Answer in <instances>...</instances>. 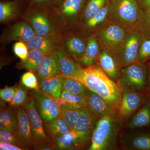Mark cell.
<instances>
[{"mask_svg":"<svg viewBox=\"0 0 150 150\" xmlns=\"http://www.w3.org/2000/svg\"><path fill=\"white\" fill-rule=\"evenodd\" d=\"M63 90L70 93L86 97L89 90L80 82L70 78H64L63 83Z\"/></svg>","mask_w":150,"mask_h":150,"instance_id":"cell-31","label":"cell"},{"mask_svg":"<svg viewBox=\"0 0 150 150\" xmlns=\"http://www.w3.org/2000/svg\"><path fill=\"white\" fill-rule=\"evenodd\" d=\"M110 11V4L108 1L107 4L98 12L84 23V28L88 30H92L99 27L109 18Z\"/></svg>","mask_w":150,"mask_h":150,"instance_id":"cell-29","label":"cell"},{"mask_svg":"<svg viewBox=\"0 0 150 150\" xmlns=\"http://www.w3.org/2000/svg\"><path fill=\"white\" fill-rule=\"evenodd\" d=\"M18 124L16 133L27 150L33 148L31 128L27 112L22 106L16 108Z\"/></svg>","mask_w":150,"mask_h":150,"instance_id":"cell-19","label":"cell"},{"mask_svg":"<svg viewBox=\"0 0 150 150\" xmlns=\"http://www.w3.org/2000/svg\"><path fill=\"white\" fill-rule=\"evenodd\" d=\"M71 79L80 82L119 111L121 98V86L118 82L108 77L97 64L83 68Z\"/></svg>","mask_w":150,"mask_h":150,"instance_id":"cell-1","label":"cell"},{"mask_svg":"<svg viewBox=\"0 0 150 150\" xmlns=\"http://www.w3.org/2000/svg\"><path fill=\"white\" fill-rule=\"evenodd\" d=\"M59 108L62 117L67 122L70 129L74 130L80 115L82 108L72 109L63 107Z\"/></svg>","mask_w":150,"mask_h":150,"instance_id":"cell-33","label":"cell"},{"mask_svg":"<svg viewBox=\"0 0 150 150\" xmlns=\"http://www.w3.org/2000/svg\"><path fill=\"white\" fill-rule=\"evenodd\" d=\"M62 97L70 103L72 109H79L86 107V100L85 97L71 93L64 90L62 91Z\"/></svg>","mask_w":150,"mask_h":150,"instance_id":"cell-34","label":"cell"},{"mask_svg":"<svg viewBox=\"0 0 150 150\" xmlns=\"http://www.w3.org/2000/svg\"><path fill=\"white\" fill-rule=\"evenodd\" d=\"M117 82L121 88L119 114L123 120H127L144 103L150 94L136 91L120 81H118Z\"/></svg>","mask_w":150,"mask_h":150,"instance_id":"cell-8","label":"cell"},{"mask_svg":"<svg viewBox=\"0 0 150 150\" xmlns=\"http://www.w3.org/2000/svg\"><path fill=\"white\" fill-rule=\"evenodd\" d=\"M36 35L30 25L23 21L16 22L6 30L1 38L5 43L18 40L26 43Z\"/></svg>","mask_w":150,"mask_h":150,"instance_id":"cell-13","label":"cell"},{"mask_svg":"<svg viewBox=\"0 0 150 150\" xmlns=\"http://www.w3.org/2000/svg\"><path fill=\"white\" fill-rule=\"evenodd\" d=\"M118 81L136 91L146 93L149 74L146 66L137 62L121 68V77Z\"/></svg>","mask_w":150,"mask_h":150,"instance_id":"cell-6","label":"cell"},{"mask_svg":"<svg viewBox=\"0 0 150 150\" xmlns=\"http://www.w3.org/2000/svg\"><path fill=\"white\" fill-rule=\"evenodd\" d=\"M108 0H88L82 12L84 23L91 18L107 4Z\"/></svg>","mask_w":150,"mask_h":150,"instance_id":"cell-32","label":"cell"},{"mask_svg":"<svg viewBox=\"0 0 150 150\" xmlns=\"http://www.w3.org/2000/svg\"><path fill=\"white\" fill-rule=\"evenodd\" d=\"M35 74L39 82L51 77L61 75V67L57 50L51 54H45Z\"/></svg>","mask_w":150,"mask_h":150,"instance_id":"cell-17","label":"cell"},{"mask_svg":"<svg viewBox=\"0 0 150 150\" xmlns=\"http://www.w3.org/2000/svg\"><path fill=\"white\" fill-rule=\"evenodd\" d=\"M64 77L57 75L43 80L39 83V90L52 99L62 97Z\"/></svg>","mask_w":150,"mask_h":150,"instance_id":"cell-21","label":"cell"},{"mask_svg":"<svg viewBox=\"0 0 150 150\" xmlns=\"http://www.w3.org/2000/svg\"><path fill=\"white\" fill-rule=\"evenodd\" d=\"M129 32L121 25L112 22L97 32L96 35L101 49L115 55Z\"/></svg>","mask_w":150,"mask_h":150,"instance_id":"cell-7","label":"cell"},{"mask_svg":"<svg viewBox=\"0 0 150 150\" xmlns=\"http://www.w3.org/2000/svg\"><path fill=\"white\" fill-rule=\"evenodd\" d=\"M30 4L37 5H50V0H29Z\"/></svg>","mask_w":150,"mask_h":150,"instance_id":"cell-44","label":"cell"},{"mask_svg":"<svg viewBox=\"0 0 150 150\" xmlns=\"http://www.w3.org/2000/svg\"><path fill=\"white\" fill-rule=\"evenodd\" d=\"M100 47L96 35L88 38L85 51L79 62L82 67L86 68L96 64Z\"/></svg>","mask_w":150,"mask_h":150,"instance_id":"cell-24","label":"cell"},{"mask_svg":"<svg viewBox=\"0 0 150 150\" xmlns=\"http://www.w3.org/2000/svg\"><path fill=\"white\" fill-rule=\"evenodd\" d=\"M108 1L110 21L128 31L135 28L141 11L137 0H108Z\"/></svg>","mask_w":150,"mask_h":150,"instance_id":"cell-4","label":"cell"},{"mask_svg":"<svg viewBox=\"0 0 150 150\" xmlns=\"http://www.w3.org/2000/svg\"><path fill=\"white\" fill-rule=\"evenodd\" d=\"M45 55L43 52L39 50H29L27 58L18 62L16 67L18 69H24L28 71L35 74Z\"/></svg>","mask_w":150,"mask_h":150,"instance_id":"cell-28","label":"cell"},{"mask_svg":"<svg viewBox=\"0 0 150 150\" xmlns=\"http://www.w3.org/2000/svg\"><path fill=\"white\" fill-rule=\"evenodd\" d=\"M149 90H150V66L149 67Z\"/></svg>","mask_w":150,"mask_h":150,"instance_id":"cell-46","label":"cell"},{"mask_svg":"<svg viewBox=\"0 0 150 150\" xmlns=\"http://www.w3.org/2000/svg\"><path fill=\"white\" fill-rule=\"evenodd\" d=\"M26 44L29 50H39L45 54H51L62 46L61 34L36 35Z\"/></svg>","mask_w":150,"mask_h":150,"instance_id":"cell-15","label":"cell"},{"mask_svg":"<svg viewBox=\"0 0 150 150\" xmlns=\"http://www.w3.org/2000/svg\"><path fill=\"white\" fill-rule=\"evenodd\" d=\"M65 0H50V6L52 8H55L59 6Z\"/></svg>","mask_w":150,"mask_h":150,"instance_id":"cell-45","label":"cell"},{"mask_svg":"<svg viewBox=\"0 0 150 150\" xmlns=\"http://www.w3.org/2000/svg\"><path fill=\"white\" fill-rule=\"evenodd\" d=\"M97 120L87 107L82 108L80 115L74 129L77 134L81 149L88 147L90 145L92 135Z\"/></svg>","mask_w":150,"mask_h":150,"instance_id":"cell-11","label":"cell"},{"mask_svg":"<svg viewBox=\"0 0 150 150\" xmlns=\"http://www.w3.org/2000/svg\"><path fill=\"white\" fill-rule=\"evenodd\" d=\"M62 46L67 54L79 63L83 56L87 46V40L79 35L65 31L60 33Z\"/></svg>","mask_w":150,"mask_h":150,"instance_id":"cell-14","label":"cell"},{"mask_svg":"<svg viewBox=\"0 0 150 150\" xmlns=\"http://www.w3.org/2000/svg\"><path fill=\"white\" fill-rule=\"evenodd\" d=\"M19 0L1 1L0 2V22H8L15 19L20 13Z\"/></svg>","mask_w":150,"mask_h":150,"instance_id":"cell-25","label":"cell"},{"mask_svg":"<svg viewBox=\"0 0 150 150\" xmlns=\"http://www.w3.org/2000/svg\"><path fill=\"white\" fill-rule=\"evenodd\" d=\"M32 96L35 100L38 111L44 123L61 116L60 108L51 97L39 90H35Z\"/></svg>","mask_w":150,"mask_h":150,"instance_id":"cell-12","label":"cell"},{"mask_svg":"<svg viewBox=\"0 0 150 150\" xmlns=\"http://www.w3.org/2000/svg\"><path fill=\"white\" fill-rule=\"evenodd\" d=\"M50 5L42 6L30 4L23 19L30 25L36 35H47L60 33V27L57 24Z\"/></svg>","mask_w":150,"mask_h":150,"instance_id":"cell-3","label":"cell"},{"mask_svg":"<svg viewBox=\"0 0 150 150\" xmlns=\"http://www.w3.org/2000/svg\"><path fill=\"white\" fill-rule=\"evenodd\" d=\"M137 3L142 10L150 9V0H137Z\"/></svg>","mask_w":150,"mask_h":150,"instance_id":"cell-43","label":"cell"},{"mask_svg":"<svg viewBox=\"0 0 150 150\" xmlns=\"http://www.w3.org/2000/svg\"><path fill=\"white\" fill-rule=\"evenodd\" d=\"M15 54L21 60H25L27 57L29 49L26 43L19 41L15 43L13 46Z\"/></svg>","mask_w":150,"mask_h":150,"instance_id":"cell-40","label":"cell"},{"mask_svg":"<svg viewBox=\"0 0 150 150\" xmlns=\"http://www.w3.org/2000/svg\"><path fill=\"white\" fill-rule=\"evenodd\" d=\"M88 0H65L60 5L52 8V13L59 27H68L76 21L83 11Z\"/></svg>","mask_w":150,"mask_h":150,"instance_id":"cell-9","label":"cell"},{"mask_svg":"<svg viewBox=\"0 0 150 150\" xmlns=\"http://www.w3.org/2000/svg\"><path fill=\"white\" fill-rule=\"evenodd\" d=\"M21 106L27 112L29 118L33 148L35 149L43 150L46 146L52 144V142L45 133L42 118L38 111L33 96H29L26 102Z\"/></svg>","mask_w":150,"mask_h":150,"instance_id":"cell-5","label":"cell"},{"mask_svg":"<svg viewBox=\"0 0 150 150\" xmlns=\"http://www.w3.org/2000/svg\"><path fill=\"white\" fill-rule=\"evenodd\" d=\"M17 86L6 87L0 90V97L4 102L10 103L12 101Z\"/></svg>","mask_w":150,"mask_h":150,"instance_id":"cell-41","label":"cell"},{"mask_svg":"<svg viewBox=\"0 0 150 150\" xmlns=\"http://www.w3.org/2000/svg\"><path fill=\"white\" fill-rule=\"evenodd\" d=\"M150 58V38H141L138 61L143 63Z\"/></svg>","mask_w":150,"mask_h":150,"instance_id":"cell-37","label":"cell"},{"mask_svg":"<svg viewBox=\"0 0 150 150\" xmlns=\"http://www.w3.org/2000/svg\"><path fill=\"white\" fill-rule=\"evenodd\" d=\"M57 51L61 67V76L71 79L82 69L79 62L67 54L62 45L57 48Z\"/></svg>","mask_w":150,"mask_h":150,"instance_id":"cell-20","label":"cell"},{"mask_svg":"<svg viewBox=\"0 0 150 150\" xmlns=\"http://www.w3.org/2000/svg\"><path fill=\"white\" fill-rule=\"evenodd\" d=\"M150 126V94L144 103L130 119L127 125V128L129 129H139Z\"/></svg>","mask_w":150,"mask_h":150,"instance_id":"cell-23","label":"cell"},{"mask_svg":"<svg viewBox=\"0 0 150 150\" xmlns=\"http://www.w3.org/2000/svg\"><path fill=\"white\" fill-rule=\"evenodd\" d=\"M123 146L128 149L150 150V133L130 135L123 139Z\"/></svg>","mask_w":150,"mask_h":150,"instance_id":"cell-26","label":"cell"},{"mask_svg":"<svg viewBox=\"0 0 150 150\" xmlns=\"http://www.w3.org/2000/svg\"><path fill=\"white\" fill-rule=\"evenodd\" d=\"M1 150H23V149L16 145L9 143H0Z\"/></svg>","mask_w":150,"mask_h":150,"instance_id":"cell-42","label":"cell"},{"mask_svg":"<svg viewBox=\"0 0 150 150\" xmlns=\"http://www.w3.org/2000/svg\"><path fill=\"white\" fill-rule=\"evenodd\" d=\"M123 120L119 113L108 114L98 119L88 149H115Z\"/></svg>","mask_w":150,"mask_h":150,"instance_id":"cell-2","label":"cell"},{"mask_svg":"<svg viewBox=\"0 0 150 150\" xmlns=\"http://www.w3.org/2000/svg\"><path fill=\"white\" fill-rule=\"evenodd\" d=\"M52 145L54 149H81L78 135L74 130L52 138Z\"/></svg>","mask_w":150,"mask_h":150,"instance_id":"cell-22","label":"cell"},{"mask_svg":"<svg viewBox=\"0 0 150 150\" xmlns=\"http://www.w3.org/2000/svg\"><path fill=\"white\" fill-rule=\"evenodd\" d=\"M96 64L111 79L118 82L121 77V67L115 55L101 49Z\"/></svg>","mask_w":150,"mask_h":150,"instance_id":"cell-16","label":"cell"},{"mask_svg":"<svg viewBox=\"0 0 150 150\" xmlns=\"http://www.w3.org/2000/svg\"><path fill=\"white\" fill-rule=\"evenodd\" d=\"M142 34L135 28L128 33L126 39L115 54L121 68L138 62Z\"/></svg>","mask_w":150,"mask_h":150,"instance_id":"cell-10","label":"cell"},{"mask_svg":"<svg viewBox=\"0 0 150 150\" xmlns=\"http://www.w3.org/2000/svg\"><path fill=\"white\" fill-rule=\"evenodd\" d=\"M22 83L25 87L30 89L39 90V83L34 73L28 71L24 73L21 78Z\"/></svg>","mask_w":150,"mask_h":150,"instance_id":"cell-39","label":"cell"},{"mask_svg":"<svg viewBox=\"0 0 150 150\" xmlns=\"http://www.w3.org/2000/svg\"><path fill=\"white\" fill-rule=\"evenodd\" d=\"M135 28L140 33L149 30H150V9L146 10L141 9L139 16Z\"/></svg>","mask_w":150,"mask_h":150,"instance_id":"cell-36","label":"cell"},{"mask_svg":"<svg viewBox=\"0 0 150 150\" xmlns=\"http://www.w3.org/2000/svg\"><path fill=\"white\" fill-rule=\"evenodd\" d=\"M44 124L46 131L51 139L56 136L64 134L71 130L62 115Z\"/></svg>","mask_w":150,"mask_h":150,"instance_id":"cell-30","label":"cell"},{"mask_svg":"<svg viewBox=\"0 0 150 150\" xmlns=\"http://www.w3.org/2000/svg\"><path fill=\"white\" fill-rule=\"evenodd\" d=\"M28 97L25 89L21 86H17L16 92L9 106L15 108L22 106L27 101Z\"/></svg>","mask_w":150,"mask_h":150,"instance_id":"cell-38","label":"cell"},{"mask_svg":"<svg viewBox=\"0 0 150 150\" xmlns=\"http://www.w3.org/2000/svg\"><path fill=\"white\" fill-rule=\"evenodd\" d=\"M17 115L16 108H6L1 110L0 113V129L16 133L18 129Z\"/></svg>","mask_w":150,"mask_h":150,"instance_id":"cell-27","label":"cell"},{"mask_svg":"<svg viewBox=\"0 0 150 150\" xmlns=\"http://www.w3.org/2000/svg\"><path fill=\"white\" fill-rule=\"evenodd\" d=\"M86 100L87 108L98 119L108 114L119 113L105 100L89 90Z\"/></svg>","mask_w":150,"mask_h":150,"instance_id":"cell-18","label":"cell"},{"mask_svg":"<svg viewBox=\"0 0 150 150\" xmlns=\"http://www.w3.org/2000/svg\"><path fill=\"white\" fill-rule=\"evenodd\" d=\"M0 143L13 144L18 146L23 150H27L16 133L14 134L4 129L0 130Z\"/></svg>","mask_w":150,"mask_h":150,"instance_id":"cell-35","label":"cell"}]
</instances>
